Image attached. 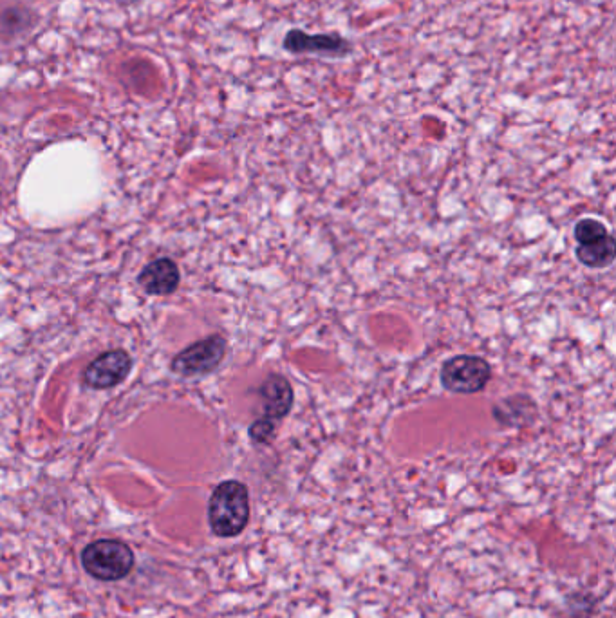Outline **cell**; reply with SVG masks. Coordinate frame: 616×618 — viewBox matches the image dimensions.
<instances>
[{
	"label": "cell",
	"instance_id": "obj_10",
	"mask_svg": "<svg viewBox=\"0 0 616 618\" xmlns=\"http://www.w3.org/2000/svg\"><path fill=\"white\" fill-rule=\"evenodd\" d=\"M575 253H577L579 263L588 266V268H593V270L607 268L615 261V237L607 234L604 239H598L595 243L579 244Z\"/></svg>",
	"mask_w": 616,
	"mask_h": 618
},
{
	"label": "cell",
	"instance_id": "obj_3",
	"mask_svg": "<svg viewBox=\"0 0 616 618\" xmlns=\"http://www.w3.org/2000/svg\"><path fill=\"white\" fill-rule=\"evenodd\" d=\"M492 378V366L485 358L474 355L452 356L447 360L439 380L448 393L477 394L485 391L486 385Z\"/></svg>",
	"mask_w": 616,
	"mask_h": 618
},
{
	"label": "cell",
	"instance_id": "obj_2",
	"mask_svg": "<svg viewBox=\"0 0 616 618\" xmlns=\"http://www.w3.org/2000/svg\"><path fill=\"white\" fill-rule=\"evenodd\" d=\"M85 572L96 581H122L134 568V553L129 544L116 539H100L82 552Z\"/></svg>",
	"mask_w": 616,
	"mask_h": 618
},
{
	"label": "cell",
	"instance_id": "obj_1",
	"mask_svg": "<svg viewBox=\"0 0 616 618\" xmlns=\"http://www.w3.org/2000/svg\"><path fill=\"white\" fill-rule=\"evenodd\" d=\"M250 521V494L241 481L228 479L215 487L208 501V523L217 537L230 539L244 532Z\"/></svg>",
	"mask_w": 616,
	"mask_h": 618
},
{
	"label": "cell",
	"instance_id": "obj_11",
	"mask_svg": "<svg viewBox=\"0 0 616 618\" xmlns=\"http://www.w3.org/2000/svg\"><path fill=\"white\" fill-rule=\"evenodd\" d=\"M609 234L606 225L597 219H580L575 225L573 235L579 244L595 243L598 239H604Z\"/></svg>",
	"mask_w": 616,
	"mask_h": 618
},
{
	"label": "cell",
	"instance_id": "obj_6",
	"mask_svg": "<svg viewBox=\"0 0 616 618\" xmlns=\"http://www.w3.org/2000/svg\"><path fill=\"white\" fill-rule=\"evenodd\" d=\"M132 360L123 349H112L93 360L85 369V384L93 389H111L131 375Z\"/></svg>",
	"mask_w": 616,
	"mask_h": 618
},
{
	"label": "cell",
	"instance_id": "obj_9",
	"mask_svg": "<svg viewBox=\"0 0 616 618\" xmlns=\"http://www.w3.org/2000/svg\"><path fill=\"white\" fill-rule=\"evenodd\" d=\"M495 422L503 427H524L537 416V407L530 396L512 394L497 402L492 409Z\"/></svg>",
	"mask_w": 616,
	"mask_h": 618
},
{
	"label": "cell",
	"instance_id": "obj_4",
	"mask_svg": "<svg viewBox=\"0 0 616 618\" xmlns=\"http://www.w3.org/2000/svg\"><path fill=\"white\" fill-rule=\"evenodd\" d=\"M226 340L221 335L203 338L183 349L172 360V371L181 376H197L212 373L226 356Z\"/></svg>",
	"mask_w": 616,
	"mask_h": 618
},
{
	"label": "cell",
	"instance_id": "obj_12",
	"mask_svg": "<svg viewBox=\"0 0 616 618\" xmlns=\"http://www.w3.org/2000/svg\"><path fill=\"white\" fill-rule=\"evenodd\" d=\"M277 429H279V427L271 425V423L266 422V420L257 418V420L250 425L248 434H250V440H252L255 445H268V443L275 438Z\"/></svg>",
	"mask_w": 616,
	"mask_h": 618
},
{
	"label": "cell",
	"instance_id": "obj_5",
	"mask_svg": "<svg viewBox=\"0 0 616 618\" xmlns=\"http://www.w3.org/2000/svg\"><path fill=\"white\" fill-rule=\"evenodd\" d=\"M282 47L290 55H320L327 58H342L353 53V44L338 33L309 35L302 29H290L282 40Z\"/></svg>",
	"mask_w": 616,
	"mask_h": 618
},
{
	"label": "cell",
	"instance_id": "obj_7",
	"mask_svg": "<svg viewBox=\"0 0 616 618\" xmlns=\"http://www.w3.org/2000/svg\"><path fill=\"white\" fill-rule=\"evenodd\" d=\"M259 398L262 403V414L259 418L279 427V423L290 414L295 393L286 376L271 373L259 387Z\"/></svg>",
	"mask_w": 616,
	"mask_h": 618
},
{
	"label": "cell",
	"instance_id": "obj_8",
	"mask_svg": "<svg viewBox=\"0 0 616 618\" xmlns=\"http://www.w3.org/2000/svg\"><path fill=\"white\" fill-rule=\"evenodd\" d=\"M179 275L178 264L168 257H161L147 264L140 273V286L149 295H170L178 290Z\"/></svg>",
	"mask_w": 616,
	"mask_h": 618
}]
</instances>
